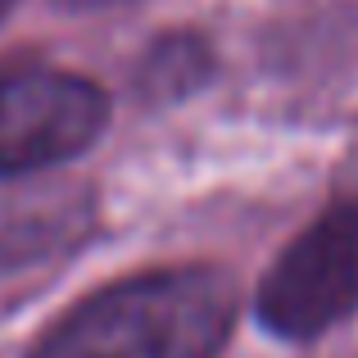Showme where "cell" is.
I'll list each match as a JSON object with an SVG mask.
<instances>
[{
  "label": "cell",
  "instance_id": "obj_1",
  "mask_svg": "<svg viewBox=\"0 0 358 358\" xmlns=\"http://www.w3.org/2000/svg\"><path fill=\"white\" fill-rule=\"evenodd\" d=\"M236 290L218 268H159L87 295L27 358H218Z\"/></svg>",
  "mask_w": 358,
  "mask_h": 358
},
{
  "label": "cell",
  "instance_id": "obj_2",
  "mask_svg": "<svg viewBox=\"0 0 358 358\" xmlns=\"http://www.w3.org/2000/svg\"><path fill=\"white\" fill-rule=\"evenodd\" d=\"M358 308V195L317 213L259 286V322L281 341H313Z\"/></svg>",
  "mask_w": 358,
  "mask_h": 358
},
{
  "label": "cell",
  "instance_id": "obj_3",
  "mask_svg": "<svg viewBox=\"0 0 358 358\" xmlns=\"http://www.w3.org/2000/svg\"><path fill=\"white\" fill-rule=\"evenodd\" d=\"M109 100L78 73L9 64L0 69V177L78 159L105 131Z\"/></svg>",
  "mask_w": 358,
  "mask_h": 358
},
{
  "label": "cell",
  "instance_id": "obj_4",
  "mask_svg": "<svg viewBox=\"0 0 358 358\" xmlns=\"http://www.w3.org/2000/svg\"><path fill=\"white\" fill-rule=\"evenodd\" d=\"M209 73H213L209 45L195 32H177V36H164V41L145 55V64H141V73H136V87L145 91V96H159V100L191 96Z\"/></svg>",
  "mask_w": 358,
  "mask_h": 358
},
{
  "label": "cell",
  "instance_id": "obj_5",
  "mask_svg": "<svg viewBox=\"0 0 358 358\" xmlns=\"http://www.w3.org/2000/svg\"><path fill=\"white\" fill-rule=\"evenodd\" d=\"M64 9H114V5H131V0H59Z\"/></svg>",
  "mask_w": 358,
  "mask_h": 358
},
{
  "label": "cell",
  "instance_id": "obj_6",
  "mask_svg": "<svg viewBox=\"0 0 358 358\" xmlns=\"http://www.w3.org/2000/svg\"><path fill=\"white\" fill-rule=\"evenodd\" d=\"M14 5H18V0H0V18H5V14H9Z\"/></svg>",
  "mask_w": 358,
  "mask_h": 358
}]
</instances>
